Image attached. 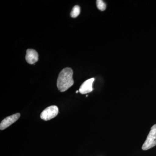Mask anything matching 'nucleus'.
Masks as SVG:
<instances>
[{"mask_svg":"<svg viewBox=\"0 0 156 156\" xmlns=\"http://www.w3.org/2000/svg\"><path fill=\"white\" fill-rule=\"evenodd\" d=\"M156 146V124L151 128V131L142 147L143 150L146 151Z\"/></svg>","mask_w":156,"mask_h":156,"instance_id":"obj_2","label":"nucleus"},{"mask_svg":"<svg viewBox=\"0 0 156 156\" xmlns=\"http://www.w3.org/2000/svg\"><path fill=\"white\" fill-rule=\"evenodd\" d=\"M38 54L35 50L33 49H28L27 50L25 58L29 64H34L38 60Z\"/></svg>","mask_w":156,"mask_h":156,"instance_id":"obj_6","label":"nucleus"},{"mask_svg":"<svg viewBox=\"0 0 156 156\" xmlns=\"http://www.w3.org/2000/svg\"><path fill=\"white\" fill-rule=\"evenodd\" d=\"M58 108L56 105H52L45 109L41 113V117L42 119L44 121H49L55 118L58 115Z\"/></svg>","mask_w":156,"mask_h":156,"instance_id":"obj_3","label":"nucleus"},{"mask_svg":"<svg viewBox=\"0 0 156 156\" xmlns=\"http://www.w3.org/2000/svg\"><path fill=\"white\" fill-rule=\"evenodd\" d=\"M73 70L71 68L66 67L59 73L57 80V87L61 92L68 90L74 84Z\"/></svg>","mask_w":156,"mask_h":156,"instance_id":"obj_1","label":"nucleus"},{"mask_svg":"<svg viewBox=\"0 0 156 156\" xmlns=\"http://www.w3.org/2000/svg\"><path fill=\"white\" fill-rule=\"evenodd\" d=\"M80 13V8L78 5L75 6L71 12V16L73 18H75L79 16Z\"/></svg>","mask_w":156,"mask_h":156,"instance_id":"obj_7","label":"nucleus"},{"mask_svg":"<svg viewBox=\"0 0 156 156\" xmlns=\"http://www.w3.org/2000/svg\"><path fill=\"white\" fill-rule=\"evenodd\" d=\"M79 92V91H78V90H77V91H76V93H78V92Z\"/></svg>","mask_w":156,"mask_h":156,"instance_id":"obj_9","label":"nucleus"},{"mask_svg":"<svg viewBox=\"0 0 156 156\" xmlns=\"http://www.w3.org/2000/svg\"><path fill=\"white\" fill-rule=\"evenodd\" d=\"M96 5H97L98 9L100 11H104L106 9V4L103 1L97 0V1H96Z\"/></svg>","mask_w":156,"mask_h":156,"instance_id":"obj_8","label":"nucleus"},{"mask_svg":"<svg viewBox=\"0 0 156 156\" xmlns=\"http://www.w3.org/2000/svg\"><path fill=\"white\" fill-rule=\"evenodd\" d=\"M94 80L95 79L92 78L85 81L80 87L79 92L82 94H87L92 92L93 91L92 85Z\"/></svg>","mask_w":156,"mask_h":156,"instance_id":"obj_5","label":"nucleus"},{"mask_svg":"<svg viewBox=\"0 0 156 156\" xmlns=\"http://www.w3.org/2000/svg\"><path fill=\"white\" fill-rule=\"evenodd\" d=\"M20 116V114L19 113L15 114L7 117L5 119H3L0 124V129L3 130L9 127L11 125L16 122Z\"/></svg>","mask_w":156,"mask_h":156,"instance_id":"obj_4","label":"nucleus"}]
</instances>
